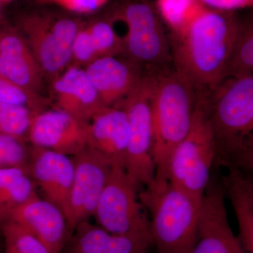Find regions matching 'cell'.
Returning <instances> with one entry per match:
<instances>
[{
    "mask_svg": "<svg viewBox=\"0 0 253 253\" xmlns=\"http://www.w3.org/2000/svg\"><path fill=\"white\" fill-rule=\"evenodd\" d=\"M239 26L230 11L205 7L185 31L174 35V71L196 94L208 96L223 81Z\"/></svg>",
    "mask_w": 253,
    "mask_h": 253,
    "instance_id": "cell-1",
    "label": "cell"
},
{
    "mask_svg": "<svg viewBox=\"0 0 253 253\" xmlns=\"http://www.w3.org/2000/svg\"><path fill=\"white\" fill-rule=\"evenodd\" d=\"M214 166L253 169V76L227 78L206 97Z\"/></svg>",
    "mask_w": 253,
    "mask_h": 253,
    "instance_id": "cell-2",
    "label": "cell"
},
{
    "mask_svg": "<svg viewBox=\"0 0 253 253\" xmlns=\"http://www.w3.org/2000/svg\"><path fill=\"white\" fill-rule=\"evenodd\" d=\"M196 93L175 71H156L151 96L155 184L168 181V164L173 151L189 132Z\"/></svg>",
    "mask_w": 253,
    "mask_h": 253,
    "instance_id": "cell-3",
    "label": "cell"
},
{
    "mask_svg": "<svg viewBox=\"0 0 253 253\" xmlns=\"http://www.w3.org/2000/svg\"><path fill=\"white\" fill-rule=\"evenodd\" d=\"M149 211L153 246L158 253H189L198 239L201 201L169 181L139 191Z\"/></svg>",
    "mask_w": 253,
    "mask_h": 253,
    "instance_id": "cell-4",
    "label": "cell"
},
{
    "mask_svg": "<svg viewBox=\"0 0 253 253\" xmlns=\"http://www.w3.org/2000/svg\"><path fill=\"white\" fill-rule=\"evenodd\" d=\"M214 161V143L206 98L196 95L189 132L176 146L169 159L168 181L201 201Z\"/></svg>",
    "mask_w": 253,
    "mask_h": 253,
    "instance_id": "cell-5",
    "label": "cell"
},
{
    "mask_svg": "<svg viewBox=\"0 0 253 253\" xmlns=\"http://www.w3.org/2000/svg\"><path fill=\"white\" fill-rule=\"evenodd\" d=\"M139 188L123 166L113 164L93 216L97 225L111 234L152 241L149 217L139 199Z\"/></svg>",
    "mask_w": 253,
    "mask_h": 253,
    "instance_id": "cell-6",
    "label": "cell"
},
{
    "mask_svg": "<svg viewBox=\"0 0 253 253\" xmlns=\"http://www.w3.org/2000/svg\"><path fill=\"white\" fill-rule=\"evenodd\" d=\"M155 74L146 71L135 89L117 106L126 112L129 126L125 169L140 186L152 184L156 174L151 122Z\"/></svg>",
    "mask_w": 253,
    "mask_h": 253,
    "instance_id": "cell-7",
    "label": "cell"
},
{
    "mask_svg": "<svg viewBox=\"0 0 253 253\" xmlns=\"http://www.w3.org/2000/svg\"><path fill=\"white\" fill-rule=\"evenodd\" d=\"M127 33L123 40V52L128 59L145 71H162L172 61L169 42L159 18L144 1L126 5L121 14Z\"/></svg>",
    "mask_w": 253,
    "mask_h": 253,
    "instance_id": "cell-8",
    "label": "cell"
},
{
    "mask_svg": "<svg viewBox=\"0 0 253 253\" xmlns=\"http://www.w3.org/2000/svg\"><path fill=\"white\" fill-rule=\"evenodd\" d=\"M23 30L43 75L55 79L72 60L79 24L72 18L33 16L23 22Z\"/></svg>",
    "mask_w": 253,
    "mask_h": 253,
    "instance_id": "cell-9",
    "label": "cell"
},
{
    "mask_svg": "<svg viewBox=\"0 0 253 253\" xmlns=\"http://www.w3.org/2000/svg\"><path fill=\"white\" fill-rule=\"evenodd\" d=\"M72 158L74 176L65 217L73 233L78 224L89 221L94 216L112 169L113 163L89 146Z\"/></svg>",
    "mask_w": 253,
    "mask_h": 253,
    "instance_id": "cell-10",
    "label": "cell"
},
{
    "mask_svg": "<svg viewBox=\"0 0 253 253\" xmlns=\"http://www.w3.org/2000/svg\"><path fill=\"white\" fill-rule=\"evenodd\" d=\"M189 253H249L231 230L221 182L208 183L201 201L197 241Z\"/></svg>",
    "mask_w": 253,
    "mask_h": 253,
    "instance_id": "cell-11",
    "label": "cell"
},
{
    "mask_svg": "<svg viewBox=\"0 0 253 253\" xmlns=\"http://www.w3.org/2000/svg\"><path fill=\"white\" fill-rule=\"evenodd\" d=\"M11 221L38 238L54 253H60L72 234L61 210L38 194L9 210L0 223Z\"/></svg>",
    "mask_w": 253,
    "mask_h": 253,
    "instance_id": "cell-12",
    "label": "cell"
},
{
    "mask_svg": "<svg viewBox=\"0 0 253 253\" xmlns=\"http://www.w3.org/2000/svg\"><path fill=\"white\" fill-rule=\"evenodd\" d=\"M86 125L61 110H44L33 118L27 138L33 146L73 157L87 146Z\"/></svg>",
    "mask_w": 253,
    "mask_h": 253,
    "instance_id": "cell-13",
    "label": "cell"
},
{
    "mask_svg": "<svg viewBox=\"0 0 253 253\" xmlns=\"http://www.w3.org/2000/svg\"><path fill=\"white\" fill-rule=\"evenodd\" d=\"M27 169L35 185L41 189L43 199L57 206L65 215L74 176L72 157L33 146L30 149Z\"/></svg>",
    "mask_w": 253,
    "mask_h": 253,
    "instance_id": "cell-14",
    "label": "cell"
},
{
    "mask_svg": "<svg viewBox=\"0 0 253 253\" xmlns=\"http://www.w3.org/2000/svg\"><path fill=\"white\" fill-rule=\"evenodd\" d=\"M88 77L106 106H117L144 76V68L129 59L102 56L86 65Z\"/></svg>",
    "mask_w": 253,
    "mask_h": 253,
    "instance_id": "cell-15",
    "label": "cell"
},
{
    "mask_svg": "<svg viewBox=\"0 0 253 253\" xmlns=\"http://www.w3.org/2000/svg\"><path fill=\"white\" fill-rule=\"evenodd\" d=\"M53 91L56 109L69 113L84 123H88L105 107L85 70L74 65L65 69L54 79Z\"/></svg>",
    "mask_w": 253,
    "mask_h": 253,
    "instance_id": "cell-16",
    "label": "cell"
},
{
    "mask_svg": "<svg viewBox=\"0 0 253 253\" xmlns=\"http://www.w3.org/2000/svg\"><path fill=\"white\" fill-rule=\"evenodd\" d=\"M129 138L127 118L118 106H105L86 125V144L125 168Z\"/></svg>",
    "mask_w": 253,
    "mask_h": 253,
    "instance_id": "cell-17",
    "label": "cell"
},
{
    "mask_svg": "<svg viewBox=\"0 0 253 253\" xmlns=\"http://www.w3.org/2000/svg\"><path fill=\"white\" fill-rule=\"evenodd\" d=\"M151 239L118 235L89 221L78 224L60 253H149Z\"/></svg>",
    "mask_w": 253,
    "mask_h": 253,
    "instance_id": "cell-18",
    "label": "cell"
},
{
    "mask_svg": "<svg viewBox=\"0 0 253 253\" xmlns=\"http://www.w3.org/2000/svg\"><path fill=\"white\" fill-rule=\"evenodd\" d=\"M0 76L28 91L41 90L43 73L24 38L17 33L0 38Z\"/></svg>",
    "mask_w": 253,
    "mask_h": 253,
    "instance_id": "cell-19",
    "label": "cell"
},
{
    "mask_svg": "<svg viewBox=\"0 0 253 253\" xmlns=\"http://www.w3.org/2000/svg\"><path fill=\"white\" fill-rule=\"evenodd\" d=\"M224 196L229 198L234 208L239 227L238 236L243 247L253 253V179L244 171L228 169L221 176Z\"/></svg>",
    "mask_w": 253,
    "mask_h": 253,
    "instance_id": "cell-20",
    "label": "cell"
},
{
    "mask_svg": "<svg viewBox=\"0 0 253 253\" xmlns=\"http://www.w3.org/2000/svg\"><path fill=\"white\" fill-rule=\"evenodd\" d=\"M28 169L0 168V217L38 194Z\"/></svg>",
    "mask_w": 253,
    "mask_h": 253,
    "instance_id": "cell-21",
    "label": "cell"
},
{
    "mask_svg": "<svg viewBox=\"0 0 253 253\" xmlns=\"http://www.w3.org/2000/svg\"><path fill=\"white\" fill-rule=\"evenodd\" d=\"M253 28L252 24L240 25L228 58L223 81L253 76Z\"/></svg>",
    "mask_w": 253,
    "mask_h": 253,
    "instance_id": "cell-22",
    "label": "cell"
},
{
    "mask_svg": "<svg viewBox=\"0 0 253 253\" xmlns=\"http://www.w3.org/2000/svg\"><path fill=\"white\" fill-rule=\"evenodd\" d=\"M205 7L200 0H158L160 14L174 35L185 31Z\"/></svg>",
    "mask_w": 253,
    "mask_h": 253,
    "instance_id": "cell-23",
    "label": "cell"
},
{
    "mask_svg": "<svg viewBox=\"0 0 253 253\" xmlns=\"http://www.w3.org/2000/svg\"><path fill=\"white\" fill-rule=\"evenodd\" d=\"M0 231L4 240V253H54L38 238L15 223H0Z\"/></svg>",
    "mask_w": 253,
    "mask_h": 253,
    "instance_id": "cell-24",
    "label": "cell"
},
{
    "mask_svg": "<svg viewBox=\"0 0 253 253\" xmlns=\"http://www.w3.org/2000/svg\"><path fill=\"white\" fill-rule=\"evenodd\" d=\"M36 114L25 106L0 102V134L23 140Z\"/></svg>",
    "mask_w": 253,
    "mask_h": 253,
    "instance_id": "cell-25",
    "label": "cell"
},
{
    "mask_svg": "<svg viewBox=\"0 0 253 253\" xmlns=\"http://www.w3.org/2000/svg\"><path fill=\"white\" fill-rule=\"evenodd\" d=\"M98 58L123 52V40L106 21H96L86 28Z\"/></svg>",
    "mask_w": 253,
    "mask_h": 253,
    "instance_id": "cell-26",
    "label": "cell"
},
{
    "mask_svg": "<svg viewBox=\"0 0 253 253\" xmlns=\"http://www.w3.org/2000/svg\"><path fill=\"white\" fill-rule=\"evenodd\" d=\"M0 102L27 107L38 113L45 110L46 100L0 76Z\"/></svg>",
    "mask_w": 253,
    "mask_h": 253,
    "instance_id": "cell-27",
    "label": "cell"
},
{
    "mask_svg": "<svg viewBox=\"0 0 253 253\" xmlns=\"http://www.w3.org/2000/svg\"><path fill=\"white\" fill-rule=\"evenodd\" d=\"M30 149L22 139L0 134V168L27 169Z\"/></svg>",
    "mask_w": 253,
    "mask_h": 253,
    "instance_id": "cell-28",
    "label": "cell"
},
{
    "mask_svg": "<svg viewBox=\"0 0 253 253\" xmlns=\"http://www.w3.org/2000/svg\"><path fill=\"white\" fill-rule=\"evenodd\" d=\"M96 59L97 54L91 43L89 32L86 28L80 30L73 44L72 60L77 66H86Z\"/></svg>",
    "mask_w": 253,
    "mask_h": 253,
    "instance_id": "cell-29",
    "label": "cell"
},
{
    "mask_svg": "<svg viewBox=\"0 0 253 253\" xmlns=\"http://www.w3.org/2000/svg\"><path fill=\"white\" fill-rule=\"evenodd\" d=\"M204 5L221 11L242 9L253 6V0H200Z\"/></svg>",
    "mask_w": 253,
    "mask_h": 253,
    "instance_id": "cell-30",
    "label": "cell"
},
{
    "mask_svg": "<svg viewBox=\"0 0 253 253\" xmlns=\"http://www.w3.org/2000/svg\"><path fill=\"white\" fill-rule=\"evenodd\" d=\"M73 11L91 12L99 9L107 0H56Z\"/></svg>",
    "mask_w": 253,
    "mask_h": 253,
    "instance_id": "cell-31",
    "label": "cell"
},
{
    "mask_svg": "<svg viewBox=\"0 0 253 253\" xmlns=\"http://www.w3.org/2000/svg\"></svg>",
    "mask_w": 253,
    "mask_h": 253,
    "instance_id": "cell-32",
    "label": "cell"
}]
</instances>
